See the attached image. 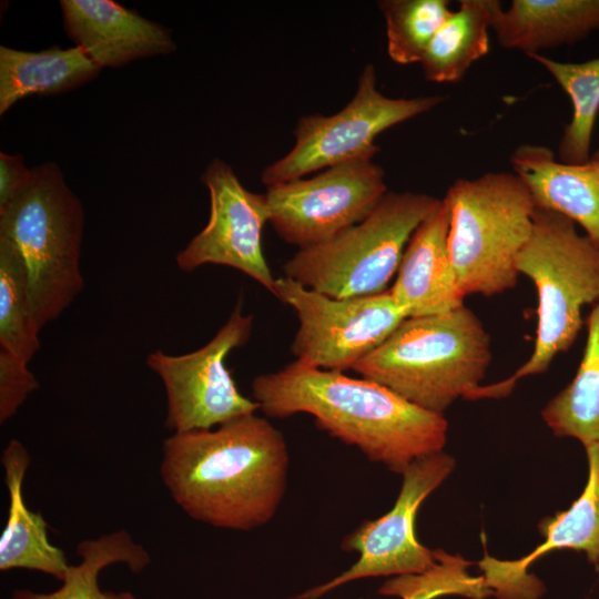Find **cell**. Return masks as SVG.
I'll use <instances>...</instances> for the list:
<instances>
[{
	"label": "cell",
	"mask_w": 599,
	"mask_h": 599,
	"mask_svg": "<svg viewBox=\"0 0 599 599\" xmlns=\"http://www.w3.org/2000/svg\"><path fill=\"white\" fill-rule=\"evenodd\" d=\"M252 328L253 316L244 315L238 303L203 347L175 356L162 351L148 355L146 365L165 388L169 429L173 433L212 429L260 409L254 399L240 393L225 365L227 355L246 344Z\"/></svg>",
	"instance_id": "obj_11"
},
{
	"label": "cell",
	"mask_w": 599,
	"mask_h": 599,
	"mask_svg": "<svg viewBox=\"0 0 599 599\" xmlns=\"http://www.w3.org/2000/svg\"><path fill=\"white\" fill-rule=\"evenodd\" d=\"M276 297L295 311L300 323L293 355L326 370L353 369L407 318L389 290L336 298L283 276L276 278Z\"/></svg>",
	"instance_id": "obj_9"
},
{
	"label": "cell",
	"mask_w": 599,
	"mask_h": 599,
	"mask_svg": "<svg viewBox=\"0 0 599 599\" xmlns=\"http://www.w3.org/2000/svg\"><path fill=\"white\" fill-rule=\"evenodd\" d=\"M288 465L283 434L251 413L215 429L173 433L163 441L160 471L171 497L191 518L248 531L275 516Z\"/></svg>",
	"instance_id": "obj_1"
},
{
	"label": "cell",
	"mask_w": 599,
	"mask_h": 599,
	"mask_svg": "<svg viewBox=\"0 0 599 599\" xmlns=\"http://www.w3.org/2000/svg\"><path fill=\"white\" fill-rule=\"evenodd\" d=\"M528 57L551 74L571 101L572 115L558 144V160L575 164L588 161L599 113V57L581 63L556 61L541 53Z\"/></svg>",
	"instance_id": "obj_24"
},
{
	"label": "cell",
	"mask_w": 599,
	"mask_h": 599,
	"mask_svg": "<svg viewBox=\"0 0 599 599\" xmlns=\"http://www.w3.org/2000/svg\"><path fill=\"white\" fill-rule=\"evenodd\" d=\"M373 159L344 162L311 179L267 186L268 222L285 242L306 248L362 222L387 193Z\"/></svg>",
	"instance_id": "obj_10"
},
{
	"label": "cell",
	"mask_w": 599,
	"mask_h": 599,
	"mask_svg": "<svg viewBox=\"0 0 599 599\" xmlns=\"http://www.w3.org/2000/svg\"><path fill=\"white\" fill-rule=\"evenodd\" d=\"M30 461L28 450L17 439L8 443L1 456L9 509L0 537V570H38L62 581L70 566L65 555L50 542L42 515L24 502L22 486Z\"/></svg>",
	"instance_id": "obj_19"
},
{
	"label": "cell",
	"mask_w": 599,
	"mask_h": 599,
	"mask_svg": "<svg viewBox=\"0 0 599 599\" xmlns=\"http://www.w3.org/2000/svg\"><path fill=\"white\" fill-rule=\"evenodd\" d=\"M491 362L490 336L465 305L439 314L407 317L353 368L434 413L469 399Z\"/></svg>",
	"instance_id": "obj_3"
},
{
	"label": "cell",
	"mask_w": 599,
	"mask_h": 599,
	"mask_svg": "<svg viewBox=\"0 0 599 599\" xmlns=\"http://www.w3.org/2000/svg\"><path fill=\"white\" fill-rule=\"evenodd\" d=\"M252 398L268 417L313 416L321 429L399 474L446 444L444 414L424 409L374 380L298 359L256 376Z\"/></svg>",
	"instance_id": "obj_2"
},
{
	"label": "cell",
	"mask_w": 599,
	"mask_h": 599,
	"mask_svg": "<svg viewBox=\"0 0 599 599\" xmlns=\"http://www.w3.org/2000/svg\"><path fill=\"white\" fill-rule=\"evenodd\" d=\"M77 554L81 561L68 567L58 590L50 593L17 590L10 599H135L130 592L102 591L98 583L100 571L112 564L123 562L133 572H140L149 565V552L134 542L129 532L118 530L82 540L78 544Z\"/></svg>",
	"instance_id": "obj_23"
},
{
	"label": "cell",
	"mask_w": 599,
	"mask_h": 599,
	"mask_svg": "<svg viewBox=\"0 0 599 599\" xmlns=\"http://www.w3.org/2000/svg\"><path fill=\"white\" fill-rule=\"evenodd\" d=\"M586 325L587 343L578 370L541 416L556 436L576 438L588 449L599 446V301Z\"/></svg>",
	"instance_id": "obj_22"
},
{
	"label": "cell",
	"mask_w": 599,
	"mask_h": 599,
	"mask_svg": "<svg viewBox=\"0 0 599 599\" xmlns=\"http://www.w3.org/2000/svg\"><path fill=\"white\" fill-rule=\"evenodd\" d=\"M38 388L39 382L28 369V363L0 347V423L11 418Z\"/></svg>",
	"instance_id": "obj_27"
},
{
	"label": "cell",
	"mask_w": 599,
	"mask_h": 599,
	"mask_svg": "<svg viewBox=\"0 0 599 599\" xmlns=\"http://www.w3.org/2000/svg\"><path fill=\"white\" fill-rule=\"evenodd\" d=\"M32 169L19 154L0 153V207L8 204L30 181Z\"/></svg>",
	"instance_id": "obj_28"
},
{
	"label": "cell",
	"mask_w": 599,
	"mask_h": 599,
	"mask_svg": "<svg viewBox=\"0 0 599 599\" xmlns=\"http://www.w3.org/2000/svg\"><path fill=\"white\" fill-rule=\"evenodd\" d=\"M449 207L445 199L408 241L389 288L407 317L445 313L464 304L448 250Z\"/></svg>",
	"instance_id": "obj_16"
},
{
	"label": "cell",
	"mask_w": 599,
	"mask_h": 599,
	"mask_svg": "<svg viewBox=\"0 0 599 599\" xmlns=\"http://www.w3.org/2000/svg\"><path fill=\"white\" fill-rule=\"evenodd\" d=\"M24 263L0 236V347L29 364L40 349L39 332Z\"/></svg>",
	"instance_id": "obj_25"
},
{
	"label": "cell",
	"mask_w": 599,
	"mask_h": 599,
	"mask_svg": "<svg viewBox=\"0 0 599 599\" xmlns=\"http://www.w3.org/2000/svg\"><path fill=\"white\" fill-rule=\"evenodd\" d=\"M449 207L448 250L465 297L516 286V260L528 242L536 204L514 172L458 179L444 197Z\"/></svg>",
	"instance_id": "obj_6"
},
{
	"label": "cell",
	"mask_w": 599,
	"mask_h": 599,
	"mask_svg": "<svg viewBox=\"0 0 599 599\" xmlns=\"http://www.w3.org/2000/svg\"><path fill=\"white\" fill-rule=\"evenodd\" d=\"M589 474L581 495L567 510L539 522L542 544L517 560H499L488 555L479 561L484 585L500 599H535L539 582L527 568L542 555L560 549L582 551L599 572V446L586 449Z\"/></svg>",
	"instance_id": "obj_14"
},
{
	"label": "cell",
	"mask_w": 599,
	"mask_h": 599,
	"mask_svg": "<svg viewBox=\"0 0 599 599\" xmlns=\"http://www.w3.org/2000/svg\"><path fill=\"white\" fill-rule=\"evenodd\" d=\"M202 182L210 193V217L176 255L179 268L193 272L205 264L230 266L276 296V278L262 248V233L268 222L265 194L246 190L231 166L220 159L207 165Z\"/></svg>",
	"instance_id": "obj_13"
},
{
	"label": "cell",
	"mask_w": 599,
	"mask_h": 599,
	"mask_svg": "<svg viewBox=\"0 0 599 599\" xmlns=\"http://www.w3.org/2000/svg\"><path fill=\"white\" fill-rule=\"evenodd\" d=\"M444 101L440 95L389 98L376 87V72L367 64L354 98L334 115L300 119L295 144L283 158L266 166L262 182L266 186L302 179L305 174L358 160L374 159L379 149L375 138L383 131L428 112Z\"/></svg>",
	"instance_id": "obj_8"
},
{
	"label": "cell",
	"mask_w": 599,
	"mask_h": 599,
	"mask_svg": "<svg viewBox=\"0 0 599 599\" xmlns=\"http://www.w3.org/2000/svg\"><path fill=\"white\" fill-rule=\"evenodd\" d=\"M447 0H385L379 9L386 24L387 52L398 64L420 63L453 10Z\"/></svg>",
	"instance_id": "obj_26"
},
{
	"label": "cell",
	"mask_w": 599,
	"mask_h": 599,
	"mask_svg": "<svg viewBox=\"0 0 599 599\" xmlns=\"http://www.w3.org/2000/svg\"><path fill=\"white\" fill-rule=\"evenodd\" d=\"M84 211L55 163L32 169L29 183L0 207V236L18 250L40 328L58 318L83 288L80 271Z\"/></svg>",
	"instance_id": "obj_5"
},
{
	"label": "cell",
	"mask_w": 599,
	"mask_h": 599,
	"mask_svg": "<svg viewBox=\"0 0 599 599\" xmlns=\"http://www.w3.org/2000/svg\"><path fill=\"white\" fill-rule=\"evenodd\" d=\"M516 268L537 290V328L530 357L507 379L479 386L470 399L504 397L517 382L545 373L569 349L581 326V309L599 301V243L554 211L536 207L530 237Z\"/></svg>",
	"instance_id": "obj_4"
},
{
	"label": "cell",
	"mask_w": 599,
	"mask_h": 599,
	"mask_svg": "<svg viewBox=\"0 0 599 599\" xmlns=\"http://www.w3.org/2000/svg\"><path fill=\"white\" fill-rule=\"evenodd\" d=\"M599 30V0H514L498 12L499 44L527 55L576 43Z\"/></svg>",
	"instance_id": "obj_18"
},
{
	"label": "cell",
	"mask_w": 599,
	"mask_h": 599,
	"mask_svg": "<svg viewBox=\"0 0 599 599\" xmlns=\"http://www.w3.org/2000/svg\"><path fill=\"white\" fill-rule=\"evenodd\" d=\"M502 4L498 0H461L432 39L420 62L436 83L461 80L489 52V32Z\"/></svg>",
	"instance_id": "obj_21"
},
{
	"label": "cell",
	"mask_w": 599,
	"mask_h": 599,
	"mask_svg": "<svg viewBox=\"0 0 599 599\" xmlns=\"http://www.w3.org/2000/svg\"><path fill=\"white\" fill-rule=\"evenodd\" d=\"M454 467L455 459L443 450L413 461L402 474V488L393 508L375 520L364 521L342 540V550L359 555L356 562L294 599H317L356 579L420 575L433 568L437 561L436 550L419 542L416 517L423 501Z\"/></svg>",
	"instance_id": "obj_12"
},
{
	"label": "cell",
	"mask_w": 599,
	"mask_h": 599,
	"mask_svg": "<svg viewBox=\"0 0 599 599\" xmlns=\"http://www.w3.org/2000/svg\"><path fill=\"white\" fill-rule=\"evenodd\" d=\"M100 68L77 45L38 52L0 47V114L30 95L59 94L98 75Z\"/></svg>",
	"instance_id": "obj_20"
},
{
	"label": "cell",
	"mask_w": 599,
	"mask_h": 599,
	"mask_svg": "<svg viewBox=\"0 0 599 599\" xmlns=\"http://www.w3.org/2000/svg\"><path fill=\"white\" fill-rule=\"evenodd\" d=\"M537 207L578 223L599 243V149L583 163H564L551 149L522 144L510 156Z\"/></svg>",
	"instance_id": "obj_17"
},
{
	"label": "cell",
	"mask_w": 599,
	"mask_h": 599,
	"mask_svg": "<svg viewBox=\"0 0 599 599\" xmlns=\"http://www.w3.org/2000/svg\"><path fill=\"white\" fill-rule=\"evenodd\" d=\"M440 200L388 191L362 222L325 243L298 250L284 264V276L336 298L383 293L413 233Z\"/></svg>",
	"instance_id": "obj_7"
},
{
	"label": "cell",
	"mask_w": 599,
	"mask_h": 599,
	"mask_svg": "<svg viewBox=\"0 0 599 599\" xmlns=\"http://www.w3.org/2000/svg\"><path fill=\"white\" fill-rule=\"evenodd\" d=\"M67 34L100 69L169 54L171 30L112 0H61Z\"/></svg>",
	"instance_id": "obj_15"
}]
</instances>
